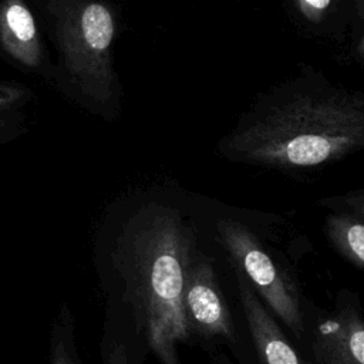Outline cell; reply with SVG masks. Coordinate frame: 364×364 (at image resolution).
<instances>
[{
  "instance_id": "12",
  "label": "cell",
  "mask_w": 364,
  "mask_h": 364,
  "mask_svg": "<svg viewBox=\"0 0 364 364\" xmlns=\"http://www.w3.org/2000/svg\"><path fill=\"white\" fill-rule=\"evenodd\" d=\"M294 10L310 26H323L336 13L337 0H291Z\"/></svg>"
},
{
  "instance_id": "16",
  "label": "cell",
  "mask_w": 364,
  "mask_h": 364,
  "mask_svg": "<svg viewBox=\"0 0 364 364\" xmlns=\"http://www.w3.org/2000/svg\"><path fill=\"white\" fill-rule=\"evenodd\" d=\"M357 55H358V58L361 60V61H364V36L361 37V40H360V43H358V46H357Z\"/></svg>"
},
{
  "instance_id": "14",
  "label": "cell",
  "mask_w": 364,
  "mask_h": 364,
  "mask_svg": "<svg viewBox=\"0 0 364 364\" xmlns=\"http://www.w3.org/2000/svg\"><path fill=\"white\" fill-rule=\"evenodd\" d=\"M30 97H31L30 92L23 87L0 84V117L18 108Z\"/></svg>"
},
{
  "instance_id": "4",
  "label": "cell",
  "mask_w": 364,
  "mask_h": 364,
  "mask_svg": "<svg viewBox=\"0 0 364 364\" xmlns=\"http://www.w3.org/2000/svg\"><path fill=\"white\" fill-rule=\"evenodd\" d=\"M218 239L235 262L236 270L262 297L297 340L306 334V318L294 284L280 272L253 232L233 219H219Z\"/></svg>"
},
{
  "instance_id": "6",
  "label": "cell",
  "mask_w": 364,
  "mask_h": 364,
  "mask_svg": "<svg viewBox=\"0 0 364 364\" xmlns=\"http://www.w3.org/2000/svg\"><path fill=\"white\" fill-rule=\"evenodd\" d=\"M311 347L320 364H364V318L355 307H340L314 326Z\"/></svg>"
},
{
  "instance_id": "1",
  "label": "cell",
  "mask_w": 364,
  "mask_h": 364,
  "mask_svg": "<svg viewBox=\"0 0 364 364\" xmlns=\"http://www.w3.org/2000/svg\"><path fill=\"white\" fill-rule=\"evenodd\" d=\"M196 250L192 226L175 208L156 202L135 209L95 249L104 313L122 323L159 364H181L178 346L192 338L183 289Z\"/></svg>"
},
{
  "instance_id": "5",
  "label": "cell",
  "mask_w": 364,
  "mask_h": 364,
  "mask_svg": "<svg viewBox=\"0 0 364 364\" xmlns=\"http://www.w3.org/2000/svg\"><path fill=\"white\" fill-rule=\"evenodd\" d=\"M183 310L191 334L202 338L235 341V326L218 284L210 260L199 253L192 257L185 289Z\"/></svg>"
},
{
  "instance_id": "13",
  "label": "cell",
  "mask_w": 364,
  "mask_h": 364,
  "mask_svg": "<svg viewBox=\"0 0 364 364\" xmlns=\"http://www.w3.org/2000/svg\"><path fill=\"white\" fill-rule=\"evenodd\" d=\"M320 203L333 212H344L364 223V189H355L340 196L324 198Z\"/></svg>"
},
{
  "instance_id": "9",
  "label": "cell",
  "mask_w": 364,
  "mask_h": 364,
  "mask_svg": "<svg viewBox=\"0 0 364 364\" xmlns=\"http://www.w3.org/2000/svg\"><path fill=\"white\" fill-rule=\"evenodd\" d=\"M100 353L101 364H142L148 355L128 328L107 313H104Z\"/></svg>"
},
{
  "instance_id": "11",
  "label": "cell",
  "mask_w": 364,
  "mask_h": 364,
  "mask_svg": "<svg viewBox=\"0 0 364 364\" xmlns=\"http://www.w3.org/2000/svg\"><path fill=\"white\" fill-rule=\"evenodd\" d=\"M71 309L63 304L54 318L50 337V364H85L78 353Z\"/></svg>"
},
{
  "instance_id": "7",
  "label": "cell",
  "mask_w": 364,
  "mask_h": 364,
  "mask_svg": "<svg viewBox=\"0 0 364 364\" xmlns=\"http://www.w3.org/2000/svg\"><path fill=\"white\" fill-rule=\"evenodd\" d=\"M236 279L242 310L260 361L263 364H304L240 272L236 273Z\"/></svg>"
},
{
  "instance_id": "15",
  "label": "cell",
  "mask_w": 364,
  "mask_h": 364,
  "mask_svg": "<svg viewBox=\"0 0 364 364\" xmlns=\"http://www.w3.org/2000/svg\"><path fill=\"white\" fill-rule=\"evenodd\" d=\"M350 3V6L353 7V10L355 11V14L364 20V0H347Z\"/></svg>"
},
{
  "instance_id": "8",
  "label": "cell",
  "mask_w": 364,
  "mask_h": 364,
  "mask_svg": "<svg viewBox=\"0 0 364 364\" xmlns=\"http://www.w3.org/2000/svg\"><path fill=\"white\" fill-rule=\"evenodd\" d=\"M0 44L13 60L24 67L36 68L41 64L43 48L38 28L23 0L0 3Z\"/></svg>"
},
{
  "instance_id": "10",
  "label": "cell",
  "mask_w": 364,
  "mask_h": 364,
  "mask_svg": "<svg viewBox=\"0 0 364 364\" xmlns=\"http://www.w3.org/2000/svg\"><path fill=\"white\" fill-rule=\"evenodd\" d=\"M326 230L333 245L351 262L364 266V223L344 212H333L326 219Z\"/></svg>"
},
{
  "instance_id": "2",
  "label": "cell",
  "mask_w": 364,
  "mask_h": 364,
  "mask_svg": "<svg viewBox=\"0 0 364 364\" xmlns=\"http://www.w3.org/2000/svg\"><path fill=\"white\" fill-rule=\"evenodd\" d=\"M225 158L272 169H307L364 151V94L321 77L260 97L220 141Z\"/></svg>"
},
{
  "instance_id": "3",
  "label": "cell",
  "mask_w": 364,
  "mask_h": 364,
  "mask_svg": "<svg viewBox=\"0 0 364 364\" xmlns=\"http://www.w3.org/2000/svg\"><path fill=\"white\" fill-rule=\"evenodd\" d=\"M64 67L80 91L100 104L114 97L111 48L115 18L98 0H50Z\"/></svg>"
}]
</instances>
